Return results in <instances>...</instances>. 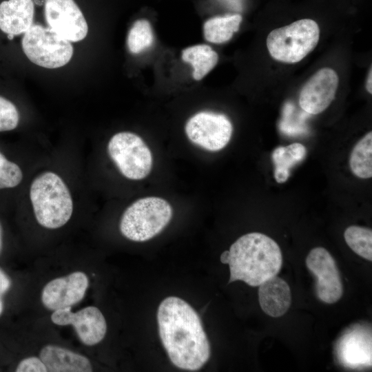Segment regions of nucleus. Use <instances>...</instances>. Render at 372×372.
Wrapping results in <instances>:
<instances>
[{"label": "nucleus", "instance_id": "f257e3e1", "mask_svg": "<svg viewBox=\"0 0 372 372\" xmlns=\"http://www.w3.org/2000/svg\"><path fill=\"white\" fill-rule=\"evenodd\" d=\"M159 336L172 363L196 371L209 360L210 344L197 312L184 300L169 296L157 310Z\"/></svg>", "mask_w": 372, "mask_h": 372}, {"label": "nucleus", "instance_id": "f03ea898", "mask_svg": "<svg viewBox=\"0 0 372 372\" xmlns=\"http://www.w3.org/2000/svg\"><path fill=\"white\" fill-rule=\"evenodd\" d=\"M220 262L229 267V283L241 280L258 287L276 276L282 264L280 247L268 236L252 232L240 236L220 256Z\"/></svg>", "mask_w": 372, "mask_h": 372}, {"label": "nucleus", "instance_id": "7ed1b4c3", "mask_svg": "<svg viewBox=\"0 0 372 372\" xmlns=\"http://www.w3.org/2000/svg\"><path fill=\"white\" fill-rule=\"evenodd\" d=\"M30 198L37 221L45 228H60L72 215L73 200L70 190L54 172H45L34 179Z\"/></svg>", "mask_w": 372, "mask_h": 372}, {"label": "nucleus", "instance_id": "20e7f679", "mask_svg": "<svg viewBox=\"0 0 372 372\" xmlns=\"http://www.w3.org/2000/svg\"><path fill=\"white\" fill-rule=\"evenodd\" d=\"M172 216V209L167 201L158 197H145L125 209L121 218L120 231L130 240L144 242L161 233Z\"/></svg>", "mask_w": 372, "mask_h": 372}, {"label": "nucleus", "instance_id": "39448f33", "mask_svg": "<svg viewBox=\"0 0 372 372\" xmlns=\"http://www.w3.org/2000/svg\"><path fill=\"white\" fill-rule=\"evenodd\" d=\"M319 39L318 23L311 19H302L270 32L267 38V47L275 60L296 63L316 47Z\"/></svg>", "mask_w": 372, "mask_h": 372}, {"label": "nucleus", "instance_id": "423d86ee", "mask_svg": "<svg viewBox=\"0 0 372 372\" xmlns=\"http://www.w3.org/2000/svg\"><path fill=\"white\" fill-rule=\"evenodd\" d=\"M22 48L28 59L43 68L54 69L66 65L73 54L70 41L49 26L32 24L24 32Z\"/></svg>", "mask_w": 372, "mask_h": 372}, {"label": "nucleus", "instance_id": "0eeeda50", "mask_svg": "<svg viewBox=\"0 0 372 372\" xmlns=\"http://www.w3.org/2000/svg\"><path fill=\"white\" fill-rule=\"evenodd\" d=\"M107 152L127 178L143 179L152 169L151 151L143 139L134 133L122 132L114 134L109 141Z\"/></svg>", "mask_w": 372, "mask_h": 372}, {"label": "nucleus", "instance_id": "6e6552de", "mask_svg": "<svg viewBox=\"0 0 372 372\" xmlns=\"http://www.w3.org/2000/svg\"><path fill=\"white\" fill-rule=\"evenodd\" d=\"M232 131V124L227 116L212 112L196 113L185 125L188 138L211 152L223 149L229 142Z\"/></svg>", "mask_w": 372, "mask_h": 372}, {"label": "nucleus", "instance_id": "1a4fd4ad", "mask_svg": "<svg viewBox=\"0 0 372 372\" xmlns=\"http://www.w3.org/2000/svg\"><path fill=\"white\" fill-rule=\"evenodd\" d=\"M52 322L59 326L72 325L80 341L86 346H94L101 342L107 332V323L101 310L88 306L72 312L71 307L53 311Z\"/></svg>", "mask_w": 372, "mask_h": 372}, {"label": "nucleus", "instance_id": "9d476101", "mask_svg": "<svg viewBox=\"0 0 372 372\" xmlns=\"http://www.w3.org/2000/svg\"><path fill=\"white\" fill-rule=\"evenodd\" d=\"M308 269L316 278V293L323 302L333 304L342 296L343 287L336 262L324 247L312 249L306 258Z\"/></svg>", "mask_w": 372, "mask_h": 372}, {"label": "nucleus", "instance_id": "9b49d317", "mask_svg": "<svg viewBox=\"0 0 372 372\" xmlns=\"http://www.w3.org/2000/svg\"><path fill=\"white\" fill-rule=\"evenodd\" d=\"M45 17L49 27L70 42L81 41L87 34L85 19L74 0H46Z\"/></svg>", "mask_w": 372, "mask_h": 372}, {"label": "nucleus", "instance_id": "f8f14e48", "mask_svg": "<svg viewBox=\"0 0 372 372\" xmlns=\"http://www.w3.org/2000/svg\"><path fill=\"white\" fill-rule=\"evenodd\" d=\"M88 286L87 275L81 271L54 278L42 289V304L51 311L72 307L83 299Z\"/></svg>", "mask_w": 372, "mask_h": 372}, {"label": "nucleus", "instance_id": "ddd939ff", "mask_svg": "<svg viewBox=\"0 0 372 372\" xmlns=\"http://www.w3.org/2000/svg\"><path fill=\"white\" fill-rule=\"evenodd\" d=\"M338 82V76L333 69L323 68L318 70L300 91V107L311 114L322 112L334 99Z\"/></svg>", "mask_w": 372, "mask_h": 372}, {"label": "nucleus", "instance_id": "4468645a", "mask_svg": "<svg viewBox=\"0 0 372 372\" xmlns=\"http://www.w3.org/2000/svg\"><path fill=\"white\" fill-rule=\"evenodd\" d=\"M258 301L262 311L278 318L287 313L291 304V293L287 282L274 276L258 286Z\"/></svg>", "mask_w": 372, "mask_h": 372}, {"label": "nucleus", "instance_id": "2eb2a0df", "mask_svg": "<svg viewBox=\"0 0 372 372\" xmlns=\"http://www.w3.org/2000/svg\"><path fill=\"white\" fill-rule=\"evenodd\" d=\"M39 358L50 372H90L92 366L90 360L66 348L48 344L39 352Z\"/></svg>", "mask_w": 372, "mask_h": 372}, {"label": "nucleus", "instance_id": "dca6fc26", "mask_svg": "<svg viewBox=\"0 0 372 372\" xmlns=\"http://www.w3.org/2000/svg\"><path fill=\"white\" fill-rule=\"evenodd\" d=\"M32 0H8L0 3V29L8 34L26 32L32 25Z\"/></svg>", "mask_w": 372, "mask_h": 372}, {"label": "nucleus", "instance_id": "f3484780", "mask_svg": "<svg viewBox=\"0 0 372 372\" xmlns=\"http://www.w3.org/2000/svg\"><path fill=\"white\" fill-rule=\"evenodd\" d=\"M306 155L303 145L294 143L288 146L278 147L271 154L274 165V178L277 183L286 182L290 176L291 169L301 162Z\"/></svg>", "mask_w": 372, "mask_h": 372}, {"label": "nucleus", "instance_id": "a211bd4d", "mask_svg": "<svg viewBox=\"0 0 372 372\" xmlns=\"http://www.w3.org/2000/svg\"><path fill=\"white\" fill-rule=\"evenodd\" d=\"M182 59L192 66L193 77L199 81L215 67L218 61V55L208 45L200 44L183 50Z\"/></svg>", "mask_w": 372, "mask_h": 372}, {"label": "nucleus", "instance_id": "6ab92c4d", "mask_svg": "<svg viewBox=\"0 0 372 372\" xmlns=\"http://www.w3.org/2000/svg\"><path fill=\"white\" fill-rule=\"evenodd\" d=\"M241 21L242 17L240 14L211 18L204 23V37L211 43H225L238 30Z\"/></svg>", "mask_w": 372, "mask_h": 372}, {"label": "nucleus", "instance_id": "aec40b11", "mask_svg": "<svg viewBox=\"0 0 372 372\" xmlns=\"http://www.w3.org/2000/svg\"><path fill=\"white\" fill-rule=\"evenodd\" d=\"M349 166L352 173L360 178L372 176V132L363 136L353 148Z\"/></svg>", "mask_w": 372, "mask_h": 372}, {"label": "nucleus", "instance_id": "412c9836", "mask_svg": "<svg viewBox=\"0 0 372 372\" xmlns=\"http://www.w3.org/2000/svg\"><path fill=\"white\" fill-rule=\"evenodd\" d=\"M348 246L364 259L372 260V231L371 229L351 225L344 233Z\"/></svg>", "mask_w": 372, "mask_h": 372}, {"label": "nucleus", "instance_id": "4be33fe9", "mask_svg": "<svg viewBox=\"0 0 372 372\" xmlns=\"http://www.w3.org/2000/svg\"><path fill=\"white\" fill-rule=\"evenodd\" d=\"M154 34L149 22L145 19L137 20L130 28L127 44L132 54H138L152 45Z\"/></svg>", "mask_w": 372, "mask_h": 372}, {"label": "nucleus", "instance_id": "5701e85b", "mask_svg": "<svg viewBox=\"0 0 372 372\" xmlns=\"http://www.w3.org/2000/svg\"><path fill=\"white\" fill-rule=\"evenodd\" d=\"M22 178L21 168L0 152V189L14 187L21 182Z\"/></svg>", "mask_w": 372, "mask_h": 372}, {"label": "nucleus", "instance_id": "b1692460", "mask_svg": "<svg viewBox=\"0 0 372 372\" xmlns=\"http://www.w3.org/2000/svg\"><path fill=\"white\" fill-rule=\"evenodd\" d=\"M19 121V114L16 106L0 96V132L15 129Z\"/></svg>", "mask_w": 372, "mask_h": 372}, {"label": "nucleus", "instance_id": "393cba45", "mask_svg": "<svg viewBox=\"0 0 372 372\" xmlns=\"http://www.w3.org/2000/svg\"><path fill=\"white\" fill-rule=\"evenodd\" d=\"M17 372H48V369L39 357L30 356L21 360L17 364Z\"/></svg>", "mask_w": 372, "mask_h": 372}, {"label": "nucleus", "instance_id": "a878e982", "mask_svg": "<svg viewBox=\"0 0 372 372\" xmlns=\"http://www.w3.org/2000/svg\"><path fill=\"white\" fill-rule=\"evenodd\" d=\"M11 281L6 273L0 269V316L3 311V296L10 289Z\"/></svg>", "mask_w": 372, "mask_h": 372}, {"label": "nucleus", "instance_id": "bb28decb", "mask_svg": "<svg viewBox=\"0 0 372 372\" xmlns=\"http://www.w3.org/2000/svg\"><path fill=\"white\" fill-rule=\"evenodd\" d=\"M371 82H372V69H371V67L370 70H369V72L366 83V88L367 90V92L369 94L372 93V83H371Z\"/></svg>", "mask_w": 372, "mask_h": 372}, {"label": "nucleus", "instance_id": "cd10ccee", "mask_svg": "<svg viewBox=\"0 0 372 372\" xmlns=\"http://www.w3.org/2000/svg\"><path fill=\"white\" fill-rule=\"evenodd\" d=\"M2 245H3V230L2 227L0 223V253L2 249Z\"/></svg>", "mask_w": 372, "mask_h": 372}, {"label": "nucleus", "instance_id": "c85d7f7f", "mask_svg": "<svg viewBox=\"0 0 372 372\" xmlns=\"http://www.w3.org/2000/svg\"><path fill=\"white\" fill-rule=\"evenodd\" d=\"M8 38L10 40L13 39L14 35L12 34H8Z\"/></svg>", "mask_w": 372, "mask_h": 372}]
</instances>
